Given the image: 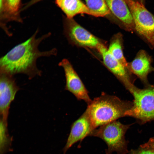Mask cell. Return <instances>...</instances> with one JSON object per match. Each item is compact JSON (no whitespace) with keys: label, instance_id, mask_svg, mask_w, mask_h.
Listing matches in <instances>:
<instances>
[{"label":"cell","instance_id":"cell-1","mask_svg":"<svg viewBox=\"0 0 154 154\" xmlns=\"http://www.w3.org/2000/svg\"><path fill=\"white\" fill-rule=\"evenodd\" d=\"M38 32L37 29L27 40L14 46L1 58L0 73L12 76L17 74H23L30 78L41 74V71L37 66V59L42 57L55 55L57 50L55 48L44 51L39 50L40 43L51 34L49 32L37 38Z\"/></svg>","mask_w":154,"mask_h":154},{"label":"cell","instance_id":"cell-2","mask_svg":"<svg viewBox=\"0 0 154 154\" xmlns=\"http://www.w3.org/2000/svg\"><path fill=\"white\" fill-rule=\"evenodd\" d=\"M133 105V102L102 93L92 100L86 110L95 129L126 116V113Z\"/></svg>","mask_w":154,"mask_h":154},{"label":"cell","instance_id":"cell-3","mask_svg":"<svg viewBox=\"0 0 154 154\" xmlns=\"http://www.w3.org/2000/svg\"><path fill=\"white\" fill-rule=\"evenodd\" d=\"M131 125L115 121L94 129L89 136L98 137L105 142L108 147L106 154H112L114 152L117 154H126L129 152L128 142L125 139V135Z\"/></svg>","mask_w":154,"mask_h":154},{"label":"cell","instance_id":"cell-4","mask_svg":"<svg viewBox=\"0 0 154 154\" xmlns=\"http://www.w3.org/2000/svg\"><path fill=\"white\" fill-rule=\"evenodd\" d=\"M131 94L133 105L126 116L135 118L140 124L154 120V85L149 84L142 89L137 88Z\"/></svg>","mask_w":154,"mask_h":154},{"label":"cell","instance_id":"cell-5","mask_svg":"<svg viewBox=\"0 0 154 154\" xmlns=\"http://www.w3.org/2000/svg\"><path fill=\"white\" fill-rule=\"evenodd\" d=\"M131 13L135 31L154 48V15L142 3L132 0H125Z\"/></svg>","mask_w":154,"mask_h":154},{"label":"cell","instance_id":"cell-6","mask_svg":"<svg viewBox=\"0 0 154 154\" xmlns=\"http://www.w3.org/2000/svg\"><path fill=\"white\" fill-rule=\"evenodd\" d=\"M98 51L101 55L106 67L131 94L137 87L134 84L135 78L128 68L115 58L104 44Z\"/></svg>","mask_w":154,"mask_h":154},{"label":"cell","instance_id":"cell-7","mask_svg":"<svg viewBox=\"0 0 154 154\" xmlns=\"http://www.w3.org/2000/svg\"><path fill=\"white\" fill-rule=\"evenodd\" d=\"M64 31L68 38L78 45L96 49L97 50L103 44L95 36L72 19H67Z\"/></svg>","mask_w":154,"mask_h":154},{"label":"cell","instance_id":"cell-8","mask_svg":"<svg viewBox=\"0 0 154 154\" xmlns=\"http://www.w3.org/2000/svg\"><path fill=\"white\" fill-rule=\"evenodd\" d=\"M64 70L66 78L65 89L71 93L77 99L83 100L87 104L91 102L88 92L81 79L69 61L62 60L59 64Z\"/></svg>","mask_w":154,"mask_h":154},{"label":"cell","instance_id":"cell-9","mask_svg":"<svg viewBox=\"0 0 154 154\" xmlns=\"http://www.w3.org/2000/svg\"><path fill=\"white\" fill-rule=\"evenodd\" d=\"M19 89L13 76L0 73V118L7 120L10 105Z\"/></svg>","mask_w":154,"mask_h":154},{"label":"cell","instance_id":"cell-10","mask_svg":"<svg viewBox=\"0 0 154 154\" xmlns=\"http://www.w3.org/2000/svg\"><path fill=\"white\" fill-rule=\"evenodd\" d=\"M94 129L88 113L86 110L71 126L70 133L63 149L64 154L74 144L89 136Z\"/></svg>","mask_w":154,"mask_h":154},{"label":"cell","instance_id":"cell-11","mask_svg":"<svg viewBox=\"0 0 154 154\" xmlns=\"http://www.w3.org/2000/svg\"><path fill=\"white\" fill-rule=\"evenodd\" d=\"M151 56L144 50H140L135 58L128 63L127 68L132 74L136 75L145 85L150 84L147 80V76L154 71V67L151 65Z\"/></svg>","mask_w":154,"mask_h":154},{"label":"cell","instance_id":"cell-12","mask_svg":"<svg viewBox=\"0 0 154 154\" xmlns=\"http://www.w3.org/2000/svg\"><path fill=\"white\" fill-rule=\"evenodd\" d=\"M111 12L120 21L126 30L135 31L133 19L125 0H105Z\"/></svg>","mask_w":154,"mask_h":154},{"label":"cell","instance_id":"cell-13","mask_svg":"<svg viewBox=\"0 0 154 154\" xmlns=\"http://www.w3.org/2000/svg\"><path fill=\"white\" fill-rule=\"evenodd\" d=\"M56 3L68 19H72L76 15L81 13L99 17L80 0H56Z\"/></svg>","mask_w":154,"mask_h":154},{"label":"cell","instance_id":"cell-14","mask_svg":"<svg viewBox=\"0 0 154 154\" xmlns=\"http://www.w3.org/2000/svg\"><path fill=\"white\" fill-rule=\"evenodd\" d=\"M5 8L1 13L0 26L4 31L9 28L7 23L11 21L22 22L19 14V10L21 0H5Z\"/></svg>","mask_w":154,"mask_h":154},{"label":"cell","instance_id":"cell-15","mask_svg":"<svg viewBox=\"0 0 154 154\" xmlns=\"http://www.w3.org/2000/svg\"><path fill=\"white\" fill-rule=\"evenodd\" d=\"M122 40L121 34H118L114 36L111 41L108 50L115 58L127 68L128 63L123 52Z\"/></svg>","mask_w":154,"mask_h":154},{"label":"cell","instance_id":"cell-16","mask_svg":"<svg viewBox=\"0 0 154 154\" xmlns=\"http://www.w3.org/2000/svg\"><path fill=\"white\" fill-rule=\"evenodd\" d=\"M7 127V121L0 118V154H5L10 150L12 138L9 135Z\"/></svg>","mask_w":154,"mask_h":154},{"label":"cell","instance_id":"cell-17","mask_svg":"<svg viewBox=\"0 0 154 154\" xmlns=\"http://www.w3.org/2000/svg\"><path fill=\"white\" fill-rule=\"evenodd\" d=\"M87 7L99 17L105 16L111 13L105 0H85Z\"/></svg>","mask_w":154,"mask_h":154},{"label":"cell","instance_id":"cell-18","mask_svg":"<svg viewBox=\"0 0 154 154\" xmlns=\"http://www.w3.org/2000/svg\"><path fill=\"white\" fill-rule=\"evenodd\" d=\"M127 154H154V151L140 146L137 149L131 150Z\"/></svg>","mask_w":154,"mask_h":154},{"label":"cell","instance_id":"cell-19","mask_svg":"<svg viewBox=\"0 0 154 154\" xmlns=\"http://www.w3.org/2000/svg\"><path fill=\"white\" fill-rule=\"evenodd\" d=\"M140 146L154 151V137L150 138L147 143L141 145Z\"/></svg>","mask_w":154,"mask_h":154},{"label":"cell","instance_id":"cell-20","mask_svg":"<svg viewBox=\"0 0 154 154\" xmlns=\"http://www.w3.org/2000/svg\"><path fill=\"white\" fill-rule=\"evenodd\" d=\"M134 1L139 2L141 3H142L143 4L145 3V0H132Z\"/></svg>","mask_w":154,"mask_h":154},{"label":"cell","instance_id":"cell-21","mask_svg":"<svg viewBox=\"0 0 154 154\" xmlns=\"http://www.w3.org/2000/svg\"><path fill=\"white\" fill-rule=\"evenodd\" d=\"M41 0H32L30 4H32L35 3Z\"/></svg>","mask_w":154,"mask_h":154}]
</instances>
